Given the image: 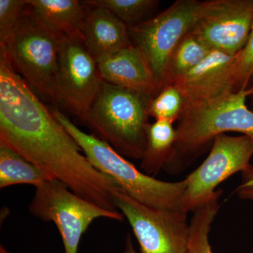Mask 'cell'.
Returning a JSON list of instances; mask_svg holds the SVG:
<instances>
[{
    "mask_svg": "<svg viewBox=\"0 0 253 253\" xmlns=\"http://www.w3.org/2000/svg\"><path fill=\"white\" fill-rule=\"evenodd\" d=\"M103 83L97 62L84 41L63 36L57 75L59 103L81 121L99 94Z\"/></svg>",
    "mask_w": 253,
    "mask_h": 253,
    "instance_id": "8fae6325",
    "label": "cell"
},
{
    "mask_svg": "<svg viewBox=\"0 0 253 253\" xmlns=\"http://www.w3.org/2000/svg\"><path fill=\"white\" fill-rule=\"evenodd\" d=\"M212 51L201 40L189 32L179 42L171 54L168 63L166 84L196 67Z\"/></svg>",
    "mask_w": 253,
    "mask_h": 253,
    "instance_id": "d6986e66",
    "label": "cell"
},
{
    "mask_svg": "<svg viewBox=\"0 0 253 253\" xmlns=\"http://www.w3.org/2000/svg\"><path fill=\"white\" fill-rule=\"evenodd\" d=\"M113 203L129 221L141 253H187V213L146 206L116 185Z\"/></svg>",
    "mask_w": 253,
    "mask_h": 253,
    "instance_id": "52a82bcc",
    "label": "cell"
},
{
    "mask_svg": "<svg viewBox=\"0 0 253 253\" xmlns=\"http://www.w3.org/2000/svg\"><path fill=\"white\" fill-rule=\"evenodd\" d=\"M0 253H11L9 251H6V249L3 247L2 246H0Z\"/></svg>",
    "mask_w": 253,
    "mask_h": 253,
    "instance_id": "4316f807",
    "label": "cell"
},
{
    "mask_svg": "<svg viewBox=\"0 0 253 253\" xmlns=\"http://www.w3.org/2000/svg\"><path fill=\"white\" fill-rule=\"evenodd\" d=\"M0 143L61 181L78 196L111 212L113 203L109 176L89 162L36 93L14 71L0 51Z\"/></svg>",
    "mask_w": 253,
    "mask_h": 253,
    "instance_id": "6da1fadb",
    "label": "cell"
},
{
    "mask_svg": "<svg viewBox=\"0 0 253 253\" xmlns=\"http://www.w3.org/2000/svg\"><path fill=\"white\" fill-rule=\"evenodd\" d=\"M153 96L104 81L81 122L125 158L141 159Z\"/></svg>",
    "mask_w": 253,
    "mask_h": 253,
    "instance_id": "277c9868",
    "label": "cell"
},
{
    "mask_svg": "<svg viewBox=\"0 0 253 253\" xmlns=\"http://www.w3.org/2000/svg\"><path fill=\"white\" fill-rule=\"evenodd\" d=\"M26 6L27 0H0V45L9 39Z\"/></svg>",
    "mask_w": 253,
    "mask_h": 253,
    "instance_id": "603a6c76",
    "label": "cell"
},
{
    "mask_svg": "<svg viewBox=\"0 0 253 253\" xmlns=\"http://www.w3.org/2000/svg\"><path fill=\"white\" fill-rule=\"evenodd\" d=\"M222 190L218 189L212 196L192 211L189 223L187 253H214L210 244L211 226L218 212Z\"/></svg>",
    "mask_w": 253,
    "mask_h": 253,
    "instance_id": "ac0fdd59",
    "label": "cell"
},
{
    "mask_svg": "<svg viewBox=\"0 0 253 253\" xmlns=\"http://www.w3.org/2000/svg\"><path fill=\"white\" fill-rule=\"evenodd\" d=\"M173 124L167 121L150 123L141 159V169L145 174L154 177L164 168L176 141V128Z\"/></svg>",
    "mask_w": 253,
    "mask_h": 253,
    "instance_id": "2e32d148",
    "label": "cell"
},
{
    "mask_svg": "<svg viewBox=\"0 0 253 253\" xmlns=\"http://www.w3.org/2000/svg\"><path fill=\"white\" fill-rule=\"evenodd\" d=\"M253 21V0L202 1L190 33L212 51L235 56L244 49Z\"/></svg>",
    "mask_w": 253,
    "mask_h": 253,
    "instance_id": "30bf717a",
    "label": "cell"
},
{
    "mask_svg": "<svg viewBox=\"0 0 253 253\" xmlns=\"http://www.w3.org/2000/svg\"><path fill=\"white\" fill-rule=\"evenodd\" d=\"M124 253H137L133 246L131 236L128 234L126 240V247H125Z\"/></svg>",
    "mask_w": 253,
    "mask_h": 253,
    "instance_id": "d4e9b609",
    "label": "cell"
},
{
    "mask_svg": "<svg viewBox=\"0 0 253 253\" xmlns=\"http://www.w3.org/2000/svg\"><path fill=\"white\" fill-rule=\"evenodd\" d=\"M52 112L91 164L126 194L151 207L188 214L184 179L174 182L165 181L141 172L109 144L82 131L59 110H53Z\"/></svg>",
    "mask_w": 253,
    "mask_h": 253,
    "instance_id": "3957f363",
    "label": "cell"
},
{
    "mask_svg": "<svg viewBox=\"0 0 253 253\" xmlns=\"http://www.w3.org/2000/svg\"><path fill=\"white\" fill-rule=\"evenodd\" d=\"M89 6H99L109 10L127 26L143 22V18L157 7L156 0H87L83 1Z\"/></svg>",
    "mask_w": 253,
    "mask_h": 253,
    "instance_id": "ffe728a7",
    "label": "cell"
},
{
    "mask_svg": "<svg viewBox=\"0 0 253 253\" xmlns=\"http://www.w3.org/2000/svg\"><path fill=\"white\" fill-rule=\"evenodd\" d=\"M37 16L62 36L84 41L83 24L86 5L77 0H27Z\"/></svg>",
    "mask_w": 253,
    "mask_h": 253,
    "instance_id": "9a60e30c",
    "label": "cell"
},
{
    "mask_svg": "<svg viewBox=\"0 0 253 253\" xmlns=\"http://www.w3.org/2000/svg\"><path fill=\"white\" fill-rule=\"evenodd\" d=\"M51 177L9 146L0 143V189L28 184L35 188Z\"/></svg>",
    "mask_w": 253,
    "mask_h": 253,
    "instance_id": "e0dca14e",
    "label": "cell"
},
{
    "mask_svg": "<svg viewBox=\"0 0 253 253\" xmlns=\"http://www.w3.org/2000/svg\"><path fill=\"white\" fill-rule=\"evenodd\" d=\"M246 91H247L248 97L251 98L253 103V84L250 87H248Z\"/></svg>",
    "mask_w": 253,
    "mask_h": 253,
    "instance_id": "484cf974",
    "label": "cell"
},
{
    "mask_svg": "<svg viewBox=\"0 0 253 253\" xmlns=\"http://www.w3.org/2000/svg\"><path fill=\"white\" fill-rule=\"evenodd\" d=\"M202 1L177 0L154 17L127 26L131 43L141 49L158 81L166 85L169 58L194 26Z\"/></svg>",
    "mask_w": 253,
    "mask_h": 253,
    "instance_id": "ba28073f",
    "label": "cell"
},
{
    "mask_svg": "<svg viewBox=\"0 0 253 253\" xmlns=\"http://www.w3.org/2000/svg\"><path fill=\"white\" fill-rule=\"evenodd\" d=\"M234 76L235 91L247 89L253 76V21L246 45L236 55Z\"/></svg>",
    "mask_w": 253,
    "mask_h": 253,
    "instance_id": "7402d4cb",
    "label": "cell"
},
{
    "mask_svg": "<svg viewBox=\"0 0 253 253\" xmlns=\"http://www.w3.org/2000/svg\"><path fill=\"white\" fill-rule=\"evenodd\" d=\"M247 98L246 89L186 105L177 121L175 143L163 169L179 174L221 134L241 133L253 139V111L246 105Z\"/></svg>",
    "mask_w": 253,
    "mask_h": 253,
    "instance_id": "7a4b0ae2",
    "label": "cell"
},
{
    "mask_svg": "<svg viewBox=\"0 0 253 253\" xmlns=\"http://www.w3.org/2000/svg\"><path fill=\"white\" fill-rule=\"evenodd\" d=\"M62 37L27 4L9 39L0 45V51L32 90L56 103H59L57 75Z\"/></svg>",
    "mask_w": 253,
    "mask_h": 253,
    "instance_id": "5b68a950",
    "label": "cell"
},
{
    "mask_svg": "<svg viewBox=\"0 0 253 253\" xmlns=\"http://www.w3.org/2000/svg\"><path fill=\"white\" fill-rule=\"evenodd\" d=\"M253 156V139L249 136H217L206 159L184 179L186 211L192 212L214 195L222 181L242 172Z\"/></svg>",
    "mask_w": 253,
    "mask_h": 253,
    "instance_id": "9c48e42d",
    "label": "cell"
},
{
    "mask_svg": "<svg viewBox=\"0 0 253 253\" xmlns=\"http://www.w3.org/2000/svg\"><path fill=\"white\" fill-rule=\"evenodd\" d=\"M184 106L185 100L179 88L173 83H168L151 99L149 115L156 121L174 123L180 118Z\"/></svg>",
    "mask_w": 253,
    "mask_h": 253,
    "instance_id": "44dd1931",
    "label": "cell"
},
{
    "mask_svg": "<svg viewBox=\"0 0 253 253\" xmlns=\"http://www.w3.org/2000/svg\"><path fill=\"white\" fill-rule=\"evenodd\" d=\"M29 211L41 220L54 222L62 239L65 253H78L82 236L95 219L123 221L125 217L121 212H111L86 201L56 179L36 188Z\"/></svg>",
    "mask_w": 253,
    "mask_h": 253,
    "instance_id": "8992f818",
    "label": "cell"
},
{
    "mask_svg": "<svg viewBox=\"0 0 253 253\" xmlns=\"http://www.w3.org/2000/svg\"><path fill=\"white\" fill-rule=\"evenodd\" d=\"M83 33L86 47L96 62L131 44L126 23L99 6L86 5Z\"/></svg>",
    "mask_w": 253,
    "mask_h": 253,
    "instance_id": "5bb4252c",
    "label": "cell"
},
{
    "mask_svg": "<svg viewBox=\"0 0 253 253\" xmlns=\"http://www.w3.org/2000/svg\"><path fill=\"white\" fill-rule=\"evenodd\" d=\"M236 193L240 199L253 201V165L250 164L243 171L242 179Z\"/></svg>",
    "mask_w": 253,
    "mask_h": 253,
    "instance_id": "cb8c5ba5",
    "label": "cell"
},
{
    "mask_svg": "<svg viewBox=\"0 0 253 253\" xmlns=\"http://www.w3.org/2000/svg\"><path fill=\"white\" fill-rule=\"evenodd\" d=\"M104 81L114 85L156 96L163 86L155 76L147 59L131 44L97 62Z\"/></svg>",
    "mask_w": 253,
    "mask_h": 253,
    "instance_id": "4fadbf2b",
    "label": "cell"
},
{
    "mask_svg": "<svg viewBox=\"0 0 253 253\" xmlns=\"http://www.w3.org/2000/svg\"><path fill=\"white\" fill-rule=\"evenodd\" d=\"M235 59L236 55L212 51L196 67L169 83L179 88L185 106L234 92Z\"/></svg>",
    "mask_w": 253,
    "mask_h": 253,
    "instance_id": "7c38bea8",
    "label": "cell"
}]
</instances>
